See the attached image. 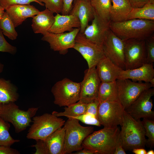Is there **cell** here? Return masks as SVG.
<instances>
[{"label":"cell","instance_id":"obj_2","mask_svg":"<svg viewBox=\"0 0 154 154\" xmlns=\"http://www.w3.org/2000/svg\"><path fill=\"white\" fill-rule=\"evenodd\" d=\"M110 29L123 40H146L153 35L154 21L134 19L120 22L111 21Z\"/></svg>","mask_w":154,"mask_h":154},{"label":"cell","instance_id":"obj_5","mask_svg":"<svg viewBox=\"0 0 154 154\" xmlns=\"http://www.w3.org/2000/svg\"><path fill=\"white\" fill-rule=\"evenodd\" d=\"M38 108L31 107L26 111L21 110L15 102L2 104L0 109V117L11 123L17 133L25 130L32 121Z\"/></svg>","mask_w":154,"mask_h":154},{"label":"cell","instance_id":"obj_29","mask_svg":"<svg viewBox=\"0 0 154 154\" xmlns=\"http://www.w3.org/2000/svg\"><path fill=\"white\" fill-rule=\"evenodd\" d=\"M91 4L96 13L102 19L110 20L112 0H91Z\"/></svg>","mask_w":154,"mask_h":154},{"label":"cell","instance_id":"obj_10","mask_svg":"<svg viewBox=\"0 0 154 154\" xmlns=\"http://www.w3.org/2000/svg\"><path fill=\"white\" fill-rule=\"evenodd\" d=\"M125 70L138 68L145 63V40L130 39L123 40Z\"/></svg>","mask_w":154,"mask_h":154},{"label":"cell","instance_id":"obj_17","mask_svg":"<svg viewBox=\"0 0 154 154\" xmlns=\"http://www.w3.org/2000/svg\"><path fill=\"white\" fill-rule=\"evenodd\" d=\"M5 10L15 27L21 25L27 18L33 17L40 11L30 4L12 5Z\"/></svg>","mask_w":154,"mask_h":154},{"label":"cell","instance_id":"obj_27","mask_svg":"<svg viewBox=\"0 0 154 154\" xmlns=\"http://www.w3.org/2000/svg\"><path fill=\"white\" fill-rule=\"evenodd\" d=\"M134 19L154 21V0H149L141 7L133 8L127 20Z\"/></svg>","mask_w":154,"mask_h":154},{"label":"cell","instance_id":"obj_15","mask_svg":"<svg viewBox=\"0 0 154 154\" xmlns=\"http://www.w3.org/2000/svg\"><path fill=\"white\" fill-rule=\"evenodd\" d=\"M80 28H76L68 33H54L47 32L42 37V40L48 42L50 48L61 54H65L68 49L73 48L76 37Z\"/></svg>","mask_w":154,"mask_h":154},{"label":"cell","instance_id":"obj_31","mask_svg":"<svg viewBox=\"0 0 154 154\" xmlns=\"http://www.w3.org/2000/svg\"><path fill=\"white\" fill-rule=\"evenodd\" d=\"M10 125L9 122L0 117V145L11 146L20 140L13 139L9 132Z\"/></svg>","mask_w":154,"mask_h":154},{"label":"cell","instance_id":"obj_28","mask_svg":"<svg viewBox=\"0 0 154 154\" xmlns=\"http://www.w3.org/2000/svg\"><path fill=\"white\" fill-rule=\"evenodd\" d=\"M87 104L78 101L77 102L67 106H66L63 112L53 111L52 114L59 117L65 116L68 117L78 116L86 113Z\"/></svg>","mask_w":154,"mask_h":154},{"label":"cell","instance_id":"obj_22","mask_svg":"<svg viewBox=\"0 0 154 154\" xmlns=\"http://www.w3.org/2000/svg\"><path fill=\"white\" fill-rule=\"evenodd\" d=\"M53 14L46 8L33 17L31 27L33 32L43 35L48 32L54 21Z\"/></svg>","mask_w":154,"mask_h":154},{"label":"cell","instance_id":"obj_30","mask_svg":"<svg viewBox=\"0 0 154 154\" xmlns=\"http://www.w3.org/2000/svg\"><path fill=\"white\" fill-rule=\"evenodd\" d=\"M12 21L6 12L0 20V29L3 34L9 39L14 40L16 39L18 34Z\"/></svg>","mask_w":154,"mask_h":154},{"label":"cell","instance_id":"obj_6","mask_svg":"<svg viewBox=\"0 0 154 154\" xmlns=\"http://www.w3.org/2000/svg\"><path fill=\"white\" fill-rule=\"evenodd\" d=\"M33 123L26 137L29 139H45L58 128L64 125L63 119L47 113L33 117Z\"/></svg>","mask_w":154,"mask_h":154},{"label":"cell","instance_id":"obj_48","mask_svg":"<svg viewBox=\"0 0 154 154\" xmlns=\"http://www.w3.org/2000/svg\"><path fill=\"white\" fill-rule=\"evenodd\" d=\"M149 83L152 85L153 87L154 86V78L151 79Z\"/></svg>","mask_w":154,"mask_h":154},{"label":"cell","instance_id":"obj_46","mask_svg":"<svg viewBox=\"0 0 154 154\" xmlns=\"http://www.w3.org/2000/svg\"><path fill=\"white\" fill-rule=\"evenodd\" d=\"M5 10L0 5V20L5 13Z\"/></svg>","mask_w":154,"mask_h":154},{"label":"cell","instance_id":"obj_49","mask_svg":"<svg viewBox=\"0 0 154 154\" xmlns=\"http://www.w3.org/2000/svg\"><path fill=\"white\" fill-rule=\"evenodd\" d=\"M154 151L152 149L150 150L147 152V154H154Z\"/></svg>","mask_w":154,"mask_h":154},{"label":"cell","instance_id":"obj_45","mask_svg":"<svg viewBox=\"0 0 154 154\" xmlns=\"http://www.w3.org/2000/svg\"><path fill=\"white\" fill-rule=\"evenodd\" d=\"M74 154H94V153L90 150L83 148L82 149L76 151L75 152L73 153Z\"/></svg>","mask_w":154,"mask_h":154},{"label":"cell","instance_id":"obj_33","mask_svg":"<svg viewBox=\"0 0 154 154\" xmlns=\"http://www.w3.org/2000/svg\"><path fill=\"white\" fill-rule=\"evenodd\" d=\"M40 3H44L46 8L53 13H61L62 8V3L61 0H36Z\"/></svg>","mask_w":154,"mask_h":154},{"label":"cell","instance_id":"obj_36","mask_svg":"<svg viewBox=\"0 0 154 154\" xmlns=\"http://www.w3.org/2000/svg\"><path fill=\"white\" fill-rule=\"evenodd\" d=\"M17 48L9 43L5 39L2 30L0 29V52H7L15 54L17 52Z\"/></svg>","mask_w":154,"mask_h":154},{"label":"cell","instance_id":"obj_38","mask_svg":"<svg viewBox=\"0 0 154 154\" xmlns=\"http://www.w3.org/2000/svg\"><path fill=\"white\" fill-rule=\"evenodd\" d=\"M35 141L36 144L31 146L36 149L34 154H50L49 150L44 140L39 139Z\"/></svg>","mask_w":154,"mask_h":154},{"label":"cell","instance_id":"obj_9","mask_svg":"<svg viewBox=\"0 0 154 154\" xmlns=\"http://www.w3.org/2000/svg\"><path fill=\"white\" fill-rule=\"evenodd\" d=\"M118 100L124 110L127 108L145 90L153 87L149 82H137L130 79H117Z\"/></svg>","mask_w":154,"mask_h":154},{"label":"cell","instance_id":"obj_3","mask_svg":"<svg viewBox=\"0 0 154 154\" xmlns=\"http://www.w3.org/2000/svg\"><path fill=\"white\" fill-rule=\"evenodd\" d=\"M120 136L125 151L143 148L146 145L145 130L140 119H136L124 110Z\"/></svg>","mask_w":154,"mask_h":154},{"label":"cell","instance_id":"obj_14","mask_svg":"<svg viewBox=\"0 0 154 154\" xmlns=\"http://www.w3.org/2000/svg\"><path fill=\"white\" fill-rule=\"evenodd\" d=\"M96 66L84 71L82 81L80 82L79 101L88 104L97 99L101 81L98 76Z\"/></svg>","mask_w":154,"mask_h":154},{"label":"cell","instance_id":"obj_39","mask_svg":"<svg viewBox=\"0 0 154 154\" xmlns=\"http://www.w3.org/2000/svg\"><path fill=\"white\" fill-rule=\"evenodd\" d=\"M100 103L98 100L96 99L94 101L87 104L86 113L92 114L97 119L98 107Z\"/></svg>","mask_w":154,"mask_h":154},{"label":"cell","instance_id":"obj_35","mask_svg":"<svg viewBox=\"0 0 154 154\" xmlns=\"http://www.w3.org/2000/svg\"><path fill=\"white\" fill-rule=\"evenodd\" d=\"M78 119L84 124L100 126L101 124L98 119L93 115L84 113L78 116L71 117Z\"/></svg>","mask_w":154,"mask_h":154},{"label":"cell","instance_id":"obj_12","mask_svg":"<svg viewBox=\"0 0 154 154\" xmlns=\"http://www.w3.org/2000/svg\"><path fill=\"white\" fill-rule=\"evenodd\" d=\"M154 95V89L150 88L143 91L135 101L125 110L136 119L141 118L154 120V112L151 97Z\"/></svg>","mask_w":154,"mask_h":154},{"label":"cell","instance_id":"obj_20","mask_svg":"<svg viewBox=\"0 0 154 154\" xmlns=\"http://www.w3.org/2000/svg\"><path fill=\"white\" fill-rule=\"evenodd\" d=\"M154 78L153 64H144L141 66L131 69L122 70L117 79H128L132 81L149 82Z\"/></svg>","mask_w":154,"mask_h":154},{"label":"cell","instance_id":"obj_1","mask_svg":"<svg viewBox=\"0 0 154 154\" xmlns=\"http://www.w3.org/2000/svg\"><path fill=\"white\" fill-rule=\"evenodd\" d=\"M121 143L120 130L117 126L104 127L93 132L84 139L82 146L94 154H114L116 147Z\"/></svg>","mask_w":154,"mask_h":154},{"label":"cell","instance_id":"obj_47","mask_svg":"<svg viewBox=\"0 0 154 154\" xmlns=\"http://www.w3.org/2000/svg\"><path fill=\"white\" fill-rule=\"evenodd\" d=\"M3 67L4 65L0 62V74L2 72Z\"/></svg>","mask_w":154,"mask_h":154},{"label":"cell","instance_id":"obj_44","mask_svg":"<svg viewBox=\"0 0 154 154\" xmlns=\"http://www.w3.org/2000/svg\"><path fill=\"white\" fill-rule=\"evenodd\" d=\"M132 152L135 154H147V151L143 148H137L133 149Z\"/></svg>","mask_w":154,"mask_h":154},{"label":"cell","instance_id":"obj_50","mask_svg":"<svg viewBox=\"0 0 154 154\" xmlns=\"http://www.w3.org/2000/svg\"><path fill=\"white\" fill-rule=\"evenodd\" d=\"M1 104H2L0 102V108H1Z\"/></svg>","mask_w":154,"mask_h":154},{"label":"cell","instance_id":"obj_7","mask_svg":"<svg viewBox=\"0 0 154 154\" xmlns=\"http://www.w3.org/2000/svg\"><path fill=\"white\" fill-rule=\"evenodd\" d=\"M80 82L65 78L58 81L51 89L54 103L59 107L67 106L79 100Z\"/></svg>","mask_w":154,"mask_h":154},{"label":"cell","instance_id":"obj_43","mask_svg":"<svg viewBox=\"0 0 154 154\" xmlns=\"http://www.w3.org/2000/svg\"><path fill=\"white\" fill-rule=\"evenodd\" d=\"M125 151L123 148L122 143L118 145L115 148L114 154H126Z\"/></svg>","mask_w":154,"mask_h":154},{"label":"cell","instance_id":"obj_25","mask_svg":"<svg viewBox=\"0 0 154 154\" xmlns=\"http://www.w3.org/2000/svg\"><path fill=\"white\" fill-rule=\"evenodd\" d=\"M17 88L9 80L0 78V102L5 104L17 101Z\"/></svg>","mask_w":154,"mask_h":154},{"label":"cell","instance_id":"obj_11","mask_svg":"<svg viewBox=\"0 0 154 154\" xmlns=\"http://www.w3.org/2000/svg\"><path fill=\"white\" fill-rule=\"evenodd\" d=\"M73 48L80 53L86 60L88 68L96 66L105 56L101 46L90 41L80 32L76 37Z\"/></svg>","mask_w":154,"mask_h":154},{"label":"cell","instance_id":"obj_32","mask_svg":"<svg viewBox=\"0 0 154 154\" xmlns=\"http://www.w3.org/2000/svg\"><path fill=\"white\" fill-rule=\"evenodd\" d=\"M145 130V135L148 138L146 145L150 148L154 146V120L143 118L141 121Z\"/></svg>","mask_w":154,"mask_h":154},{"label":"cell","instance_id":"obj_16","mask_svg":"<svg viewBox=\"0 0 154 154\" xmlns=\"http://www.w3.org/2000/svg\"><path fill=\"white\" fill-rule=\"evenodd\" d=\"M110 22L101 18L94 11L91 24L87 26L83 33L88 39L102 47L104 40L110 30Z\"/></svg>","mask_w":154,"mask_h":154},{"label":"cell","instance_id":"obj_23","mask_svg":"<svg viewBox=\"0 0 154 154\" xmlns=\"http://www.w3.org/2000/svg\"><path fill=\"white\" fill-rule=\"evenodd\" d=\"M110 20L113 22H120L127 20L133 9L128 0H112Z\"/></svg>","mask_w":154,"mask_h":154},{"label":"cell","instance_id":"obj_41","mask_svg":"<svg viewBox=\"0 0 154 154\" xmlns=\"http://www.w3.org/2000/svg\"><path fill=\"white\" fill-rule=\"evenodd\" d=\"M17 150L12 148L11 146L0 145V154H19Z\"/></svg>","mask_w":154,"mask_h":154},{"label":"cell","instance_id":"obj_18","mask_svg":"<svg viewBox=\"0 0 154 154\" xmlns=\"http://www.w3.org/2000/svg\"><path fill=\"white\" fill-rule=\"evenodd\" d=\"M94 11L87 0H75L69 14L74 15L80 23V32L83 33L89 22L94 17Z\"/></svg>","mask_w":154,"mask_h":154},{"label":"cell","instance_id":"obj_42","mask_svg":"<svg viewBox=\"0 0 154 154\" xmlns=\"http://www.w3.org/2000/svg\"><path fill=\"white\" fill-rule=\"evenodd\" d=\"M133 8H140L143 6L149 0H128Z\"/></svg>","mask_w":154,"mask_h":154},{"label":"cell","instance_id":"obj_34","mask_svg":"<svg viewBox=\"0 0 154 154\" xmlns=\"http://www.w3.org/2000/svg\"><path fill=\"white\" fill-rule=\"evenodd\" d=\"M153 35L145 40L146 64H153L154 62V37Z\"/></svg>","mask_w":154,"mask_h":154},{"label":"cell","instance_id":"obj_24","mask_svg":"<svg viewBox=\"0 0 154 154\" xmlns=\"http://www.w3.org/2000/svg\"><path fill=\"white\" fill-rule=\"evenodd\" d=\"M65 133L64 127H60L44 140L50 154H62L65 142Z\"/></svg>","mask_w":154,"mask_h":154},{"label":"cell","instance_id":"obj_21","mask_svg":"<svg viewBox=\"0 0 154 154\" xmlns=\"http://www.w3.org/2000/svg\"><path fill=\"white\" fill-rule=\"evenodd\" d=\"M80 28V23L78 18L72 14L60 15L56 13L54 20L48 32L54 33L71 31L74 29Z\"/></svg>","mask_w":154,"mask_h":154},{"label":"cell","instance_id":"obj_37","mask_svg":"<svg viewBox=\"0 0 154 154\" xmlns=\"http://www.w3.org/2000/svg\"><path fill=\"white\" fill-rule=\"evenodd\" d=\"M32 2H36L42 6L44 5L36 0H0V5L5 10L9 6L14 4H30Z\"/></svg>","mask_w":154,"mask_h":154},{"label":"cell","instance_id":"obj_13","mask_svg":"<svg viewBox=\"0 0 154 154\" xmlns=\"http://www.w3.org/2000/svg\"><path fill=\"white\" fill-rule=\"evenodd\" d=\"M102 47L106 57L122 69L125 70L123 40L110 30L104 40Z\"/></svg>","mask_w":154,"mask_h":154},{"label":"cell","instance_id":"obj_40","mask_svg":"<svg viewBox=\"0 0 154 154\" xmlns=\"http://www.w3.org/2000/svg\"><path fill=\"white\" fill-rule=\"evenodd\" d=\"M62 3V8L61 13L62 15L70 14L72 9L73 3L75 0H61Z\"/></svg>","mask_w":154,"mask_h":154},{"label":"cell","instance_id":"obj_4","mask_svg":"<svg viewBox=\"0 0 154 154\" xmlns=\"http://www.w3.org/2000/svg\"><path fill=\"white\" fill-rule=\"evenodd\" d=\"M64 125L65 139L62 154H71L82 149L83 141L94 132L93 127L82 126L79 120L72 117H68Z\"/></svg>","mask_w":154,"mask_h":154},{"label":"cell","instance_id":"obj_51","mask_svg":"<svg viewBox=\"0 0 154 154\" xmlns=\"http://www.w3.org/2000/svg\"><path fill=\"white\" fill-rule=\"evenodd\" d=\"M88 0V1H90L91 0Z\"/></svg>","mask_w":154,"mask_h":154},{"label":"cell","instance_id":"obj_26","mask_svg":"<svg viewBox=\"0 0 154 154\" xmlns=\"http://www.w3.org/2000/svg\"><path fill=\"white\" fill-rule=\"evenodd\" d=\"M97 99L100 103L106 101L119 100L116 81L101 82L99 88Z\"/></svg>","mask_w":154,"mask_h":154},{"label":"cell","instance_id":"obj_8","mask_svg":"<svg viewBox=\"0 0 154 154\" xmlns=\"http://www.w3.org/2000/svg\"><path fill=\"white\" fill-rule=\"evenodd\" d=\"M124 110L119 100L104 101L99 104L97 119L104 127L121 126Z\"/></svg>","mask_w":154,"mask_h":154},{"label":"cell","instance_id":"obj_19","mask_svg":"<svg viewBox=\"0 0 154 154\" xmlns=\"http://www.w3.org/2000/svg\"><path fill=\"white\" fill-rule=\"evenodd\" d=\"M96 68L101 82H105L116 81L123 70L105 56L99 61Z\"/></svg>","mask_w":154,"mask_h":154}]
</instances>
